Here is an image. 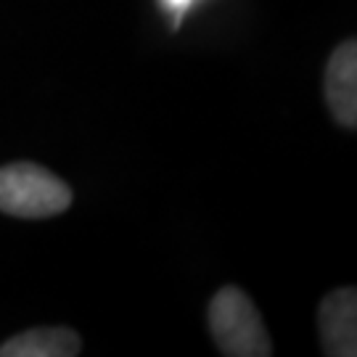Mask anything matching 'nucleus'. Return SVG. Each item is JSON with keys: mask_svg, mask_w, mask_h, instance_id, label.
Wrapping results in <instances>:
<instances>
[{"mask_svg": "<svg viewBox=\"0 0 357 357\" xmlns=\"http://www.w3.org/2000/svg\"><path fill=\"white\" fill-rule=\"evenodd\" d=\"M72 188L32 162L0 167V212L22 220H45L72 206Z\"/></svg>", "mask_w": 357, "mask_h": 357, "instance_id": "f03ea898", "label": "nucleus"}, {"mask_svg": "<svg viewBox=\"0 0 357 357\" xmlns=\"http://www.w3.org/2000/svg\"><path fill=\"white\" fill-rule=\"evenodd\" d=\"M326 103L333 119L347 130L357 128V43L344 40L336 45L326 64Z\"/></svg>", "mask_w": 357, "mask_h": 357, "instance_id": "20e7f679", "label": "nucleus"}, {"mask_svg": "<svg viewBox=\"0 0 357 357\" xmlns=\"http://www.w3.org/2000/svg\"><path fill=\"white\" fill-rule=\"evenodd\" d=\"M79 349L82 342L72 328L43 326L6 339L0 344V357H75Z\"/></svg>", "mask_w": 357, "mask_h": 357, "instance_id": "39448f33", "label": "nucleus"}, {"mask_svg": "<svg viewBox=\"0 0 357 357\" xmlns=\"http://www.w3.org/2000/svg\"><path fill=\"white\" fill-rule=\"evenodd\" d=\"M320 347L328 357L357 355V291L352 286L333 289L318 310Z\"/></svg>", "mask_w": 357, "mask_h": 357, "instance_id": "7ed1b4c3", "label": "nucleus"}, {"mask_svg": "<svg viewBox=\"0 0 357 357\" xmlns=\"http://www.w3.org/2000/svg\"><path fill=\"white\" fill-rule=\"evenodd\" d=\"M209 331L220 355L270 357L273 342L262 315L249 294L236 286H222L209 302Z\"/></svg>", "mask_w": 357, "mask_h": 357, "instance_id": "f257e3e1", "label": "nucleus"}, {"mask_svg": "<svg viewBox=\"0 0 357 357\" xmlns=\"http://www.w3.org/2000/svg\"><path fill=\"white\" fill-rule=\"evenodd\" d=\"M167 3V8H172V11H185V8H188V6H191L193 0H165Z\"/></svg>", "mask_w": 357, "mask_h": 357, "instance_id": "423d86ee", "label": "nucleus"}]
</instances>
